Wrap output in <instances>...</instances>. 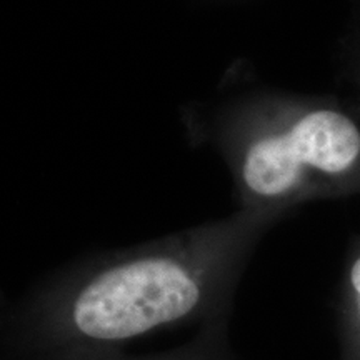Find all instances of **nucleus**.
Returning a JSON list of instances; mask_svg holds the SVG:
<instances>
[{
  "label": "nucleus",
  "mask_w": 360,
  "mask_h": 360,
  "mask_svg": "<svg viewBox=\"0 0 360 360\" xmlns=\"http://www.w3.org/2000/svg\"><path fill=\"white\" fill-rule=\"evenodd\" d=\"M360 174V127L334 107L299 112L282 132L252 146L244 180L255 195L289 197L314 179L345 182Z\"/></svg>",
  "instance_id": "nucleus-2"
},
{
  "label": "nucleus",
  "mask_w": 360,
  "mask_h": 360,
  "mask_svg": "<svg viewBox=\"0 0 360 360\" xmlns=\"http://www.w3.org/2000/svg\"><path fill=\"white\" fill-rule=\"evenodd\" d=\"M177 252L107 264L45 297L6 328L11 360H110L159 332L222 326L212 272Z\"/></svg>",
  "instance_id": "nucleus-1"
},
{
  "label": "nucleus",
  "mask_w": 360,
  "mask_h": 360,
  "mask_svg": "<svg viewBox=\"0 0 360 360\" xmlns=\"http://www.w3.org/2000/svg\"><path fill=\"white\" fill-rule=\"evenodd\" d=\"M340 360H360V247L345 272L339 312Z\"/></svg>",
  "instance_id": "nucleus-3"
},
{
  "label": "nucleus",
  "mask_w": 360,
  "mask_h": 360,
  "mask_svg": "<svg viewBox=\"0 0 360 360\" xmlns=\"http://www.w3.org/2000/svg\"><path fill=\"white\" fill-rule=\"evenodd\" d=\"M225 332L227 328H224V326L205 327L191 342L167 352L142 355V357L124 354L110 360H236L229 349Z\"/></svg>",
  "instance_id": "nucleus-4"
}]
</instances>
